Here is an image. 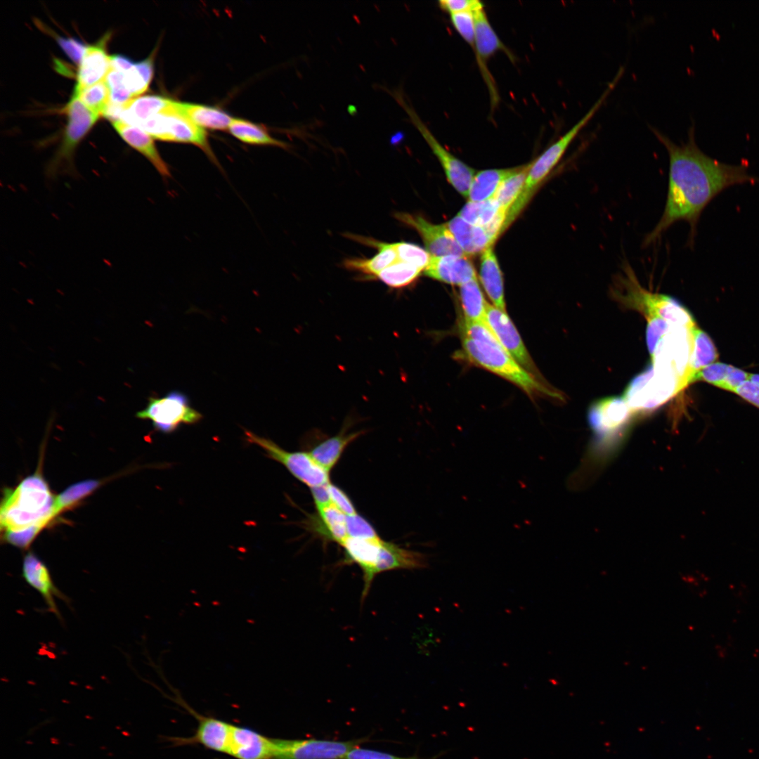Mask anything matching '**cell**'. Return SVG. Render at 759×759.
<instances>
[{
	"instance_id": "cell-1",
	"label": "cell",
	"mask_w": 759,
	"mask_h": 759,
	"mask_svg": "<svg viewBox=\"0 0 759 759\" xmlns=\"http://www.w3.org/2000/svg\"><path fill=\"white\" fill-rule=\"evenodd\" d=\"M666 148L669 157L667 197L663 212L643 245L654 242L673 223L685 221L690 226L689 242H694L702 212L718 194L737 184L759 181L744 164L733 165L705 154L697 145L694 126L686 143L678 145L656 129H651Z\"/></svg>"
},
{
	"instance_id": "cell-2",
	"label": "cell",
	"mask_w": 759,
	"mask_h": 759,
	"mask_svg": "<svg viewBox=\"0 0 759 759\" xmlns=\"http://www.w3.org/2000/svg\"><path fill=\"white\" fill-rule=\"evenodd\" d=\"M461 332L462 354L471 363L512 382L529 396L543 395L564 399L562 393L546 386L518 363L484 321L463 320Z\"/></svg>"
},
{
	"instance_id": "cell-3",
	"label": "cell",
	"mask_w": 759,
	"mask_h": 759,
	"mask_svg": "<svg viewBox=\"0 0 759 759\" xmlns=\"http://www.w3.org/2000/svg\"><path fill=\"white\" fill-rule=\"evenodd\" d=\"M55 498L44 479L36 473L25 478L14 489H6L1 505L4 533L33 526L44 528L53 518Z\"/></svg>"
},
{
	"instance_id": "cell-4",
	"label": "cell",
	"mask_w": 759,
	"mask_h": 759,
	"mask_svg": "<svg viewBox=\"0 0 759 759\" xmlns=\"http://www.w3.org/2000/svg\"><path fill=\"white\" fill-rule=\"evenodd\" d=\"M611 293L625 306L640 311L647 320L660 318L673 326L688 328L696 325L690 313L676 299L642 286L628 262L623 264L622 271L615 277Z\"/></svg>"
},
{
	"instance_id": "cell-5",
	"label": "cell",
	"mask_w": 759,
	"mask_h": 759,
	"mask_svg": "<svg viewBox=\"0 0 759 759\" xmlns=\"http://www.w3.org/2000/svg\"><path fill=\"white\" fill-rule=\"evenodd\" d=\"M599 108L598 103H595L574 126L549 146L531 163L521 192L509 209L501 233L504 232L523 211L539 186L560 161L578 134L592 119Z\"/></svg>"
},
{
	"instance_id": "cell-6",
	"label": "cell",
	"mask_w": 759,
	"mask_h": 759,
	"mask_svg": "<svg viewBox=\"0 0 759 759\" xmlns=\"http://www.w3.org/2000/svg\"><path fill=\"white\" fill-rule=\"evenodd\" d=\"M682 390L679 379L651 364L635 376L624 391L623 399L632 413L655 410Z\"/></svg>"
},
{
	"instance_id": "cell-7",
	"label": "cell",
	"mask_w": 759,
	"mask_h": 759,
	"mask_svg": "<svg viewBox=\"0 0 759 759\" xmlns=\"http://www.w3.org/2000/svg\"><path fill=\"white\" fill-rule=\"evenodd\" d=\"M65 112L67 125L61 144L46 169V176L50 179L62 174L74 175L75 149L99 117L74 95L65 107Z\"/></svg>"
},
{
	"instance_id": "cell-8",
	"label": "cell",
	"mask_w": 759,
	"mask_h": 759,
	"mask_svg": "<svg viewBox=\"0 0 759 759\" xmlns=\"http://www.w3.org/2000/svg\"><path fill=\"white\" fill-rule=\"evenodd\" d=\"M152 138L164 141L193 144L203 150L215 165L220 164L203 129L176 112L174 100L162 112L152 116L139 126Z\"/></svg>"
},
{
	"instance_id": "cell-9",
	"label": "cell",
	"mask_w": 759,
	"mask_h": 759,
	"mask_svg": "<svg viewBox=\"0 0 759 759\" xmlns=\"http://www.w3.org/2000/svg\"><path fill=\"white\" fill-rule=\"evenodd\" d=\"M632 415L623 397H606L592 403L588 418L596 435L595 450L602 454L614 448L622 438Z\"/></svg>"
},
{
	"instance_id": "cell-10",
	"label": "cell",
	"mask_w": 759,
	"mask_h": 759,
	"mask_svg": "<svg viewBox=\"0 0 759 759\" xmlns=\"http://www.w3.org/2000/svg\"><path fill=\"white\" fill-rule=\"evenodd\" d=\"M248 443L263 449L266 455L283 465L297 479L309 488L330 483L329 473L320 466L309 452L287 451L271 439L245 429Z\"/></svg>"
},
{
	"instance_id": "cell-11",
	"label": "cell",
	"mask_w": 759,
	"mask_h": 759,
	"mask_svg": "<svg viewBox=\"0 0 759 759\" xmlns=\"http://www.w3.org/2000/svg\"><path fill=\"white\" fill-rule=\"evenodd\" d=\"M692 327L673 326L659 341L651 355L653 367L675 376L680 382L682 389L687 386L693 349Z\"/></svg>"
},
{
	"instance_id": "cell-12",
	"label": "cell",
	"mask_w": 759,
	"mask_h": 759,
	"mask_svg": "<svg viewBox=\"0 0 759 759\" xmlns=\"http://www.w3.org/2000/svg\"><path fill=\"white\" fill-rule=\"evenodd\" d=\"M404 109L413 125L417 129L443 167L448 182L463 197H467L475 171L448 151L435 138L421 120L415 110L406 102L398 90L390 92Z\"/></svg>"
},
{
	"instance_id": "cell-13",
	"label": "cell",
	"mask_w": 759,
	"mask_h": 759,
	"mask_svg": "<svg viewBox=\"0 0 759 759\" xmlns=\"http://www.w3.org/2000/svg\"><path fill=\"white\" fill-rule=\"evenodd\" d=\"M136 417L151 420L157 431L169 434L182 424L198 422L202 415L190 407L184 394L173 391L163 397H150L146 408L138 412Z\"/></svg>"
},
{
	"instance_id": "cell-14",
	"label": "cell",
	"mask_w": 759,
	"mask_h": 759,
	"mask_svg": "<svg viewBox=\"0 0 759 759\" xmlns=\"http://www.w3.org/2000/svg\"><path fill=\"white\" fill-rule=\"evenodd\" d=\"M274 740L272 759H344L364 740L336 741L310 739Z\"/></svg>"
},
{
	"instance_id": "cell-15",
	"label": "cell",
	"mask_w": 759,
	"mask_h": 759,
	"mask_svg": "<svg viewBox=\"0 0 759 759\" xmlns=\"http://www.w3.org/2000/svg\"><path fill=\"white\" fill-rule=\"evenodd\" d=\"M395 218L415 229L421 236L425 249L433 257H467L446 224H434L421 215L398 212Z\"/></svg>"
},
{
	"instance_id": "cell-16",
	"label": "cell",
	"mask_w": 759,
	"mask_h": 759,
	"mask_svg": "<svg viewBox=\"0 0 759 759\" xmlns=\"http://www.w3.org/2000/svg\"><path fill=\"white\" fill-rule=\"evenodd\" d=\"M484 322L518 363L534 376L539 375L519 332L505 311L488 304Z\"/></svg>"
},
{
	"instance_id": "cell-17",
	"label": "cell",
	"mask_w": 759,
	"mask_h": 759,
	"mask_svg": "<svg viewBox=\"0 0 759 759\" xmlns=\"http://www.w3.org/2000/svg\"><path fill=\"white\" fill-rule=\"evenodd\" d=\"M22 577L27 584L39 593L47 611L62 621L56 599H62L68 604L70 600L55 585L47 566L32 552H27L23 558Z\"/></svg>"
},
{
	"instance_id": "cell-18",
	"label": "cell",
	"mask_w": 759,
	"mask_h": 759,
	"mask_svg": "<svg viewBox=\"0 0 759 759\" xmlns=\"http://www.w3.org/2000/svg\"><path fill=\"white\" fill-rule=\"evenodd\" d=\"M473 13L475 22L474 51L476 55L479 68L484 74V77L491 90V96L496 103L495 100L498 96L495 94L494 84H493V79L489 74L486 63L491 56L500 51H504L511 58H512V56L491 26L484 8L477 10Z\"/></svg>"
},
{
	"instance_id": "cell-19",
	"label": "cell",
	"mask_w": 759,
	"mask_h": 759,
	"mask_svg": "<svg viewBox=\"0 0 759 759\" xmlns=\"http://www.w3.org/2000/svg\"><path fill=\"white\" fill-rule=\"evenodd\" d=\"M383 540L348 537L342 544L347 562L357 564L363 576L362 599L367 596L371 584L377 576L376 567Z\"/></svg>"
},
{
	"instance_id": "cell-20",
	"label": "cell",
	"mask_w": 759,
	"mask_h": 759,
	"mask_svg": "<svg viewBox=\"0 0 759 759\" xmlns=\"http://www.w3.org/2000/svg\"><path fill=\"white\" fill-rule=\"evenodd\" d=\"M274 740L249 728L231 725L227 754L237 759H272Z\"/></svg>"
},
{
	"instance_id": "cell-21",
	"label": "cell",
	"mask_w": 759,
	"mask_h": 759,
	"mask_svg": "<svg viewBox=\"0 0 759 759\" xmlns=\"http://www.w3.org/2000/svg\"><path fill=\"white\" fill-rule=\"evenodd\" d=\"M468 258L455 255L432 256L424 273L432 279L460 286L477 279L475 268Z\"/></svg>"
},
{
	"instance_id": "cell-22",
	"label": "cell",
	"mask_w": 759,
	"mask_h": 759,
	"mask_svg": "<svg viewBox=\"0 0 759 759\" xmlns=\"http://www.w3.org/2000/svg\"><path fill=\"white\" fill-rule=\"evenodd\" d=\"M105 36L97 44L86 46L79 65L74 91H79L104 81L110 71V56L105 51Z\"/></svg>"
},
{
	"instance_id": "cell-23",
	"label": "cell",
	"mask_w": 759,
	"mask_h": 759,
	"mask_svg": "<svg viewBox=\"0 0 759 759\" xmlns=\"http://www.w3.org/2000/svg\"><path fill=\"white\" fill-rule=\"evenodd\" d=\"M112 126L123 140L142 154L163 178L171 176L169 168L159 153L152 137L143 129L117 120Z\"/></svg>"
},
{
	"instance_id": "cell-24",
	"label": "cell",
	"mask_w": 759,
	"mask_h": 759,
	"mask_svg": "<svg viewBox=\"0 0 759 759\" xmlns=\"http://www.w3.org/2000/svg\"><path fill=\"white\" fill-rule=\"evenodd\" d=\"M351 236L356 241L376 247L378 252L369 259L353 258L345 260L344 264L347 268L376 276L398 260L394 243L382 242L362 236Z\"/></svg>"
},
{
	"instance_id": "cell-25",
	"label": "cell",
	"mask_w": 759,
	"mask_h": 759,
	"mask_svg": "<svg viewBox=\"0 0 759 759\" xmlns=\"http://www.w3.org/2000/svg\"><path fill=\"white\" fill-rule=\"evenodd\" d=\"M446 226L467 257L493 245L484 227L470 224L459 216L453 217Z\"/></svg>"
},
{
	"instance_id": "cell-26",
	"label": "cell",
	"mask_w": 759,
	"mask_h": 759,
	"mask_svg": "<svg viewBox=\"0 0 759 759\" xmlns=\"http://www.w3.org/2000/svg\"><path fill=\"white\" fill-rule=\"evenodd\" d=\"M172 100L160 96L135 97L121 105L118 120L138 127L143 122L165 110Z\"/></svg>"
},
{
	"instance_id": "cell-27",
	"label": "cell",
	"mask_w": 759,
	"mask_h": 759,
	"mask_svg": "<svg viewBox=\"0 0 759 759\" xmlns=\"http://www.w3.org/2000/svg\"><path fill=\"white\" fill-rule=\"evenodd\" d=\"M479 276L483 287L496 308L505 311L503 278L493 246L481 254Z\"/></svg>"
},
{
	"instance_id": "cell-28",
	"label": "cell",
	"mask_w": 759,
	"mask_h": 759,
	"mask_svg": "<svg viewBox=\"0 0 759 759\" xmlns=\"http://www.w3.org/2000/svg\"><path fill=\"white\" fill-rule=\"evenodd\" d=\"M197 717L198 726L190 741L212 751L227 754L232 725L214 718Z\"/></svg>"
},
{
	"instance_id": "cell-29",
	"label": "cell",
	"mask_w": 759,
	"mask_h": 759,
	"mask_svg": "<svg viewBox=\"0 0 759 759\" xmlns=\"http://www.w3.org/2000/svg\"><path fill=\"white\" fill-rule=\"evenodd\" d=\"M174 108L178 114L201 128L228 129L233 119L219 109L203 105L174 100Z\"/></svg>"
},
{
	"instance_id": "cell-30",
	"label": "cell",
	"mask_w": 759,
	"mask_h": 759,
	"mask_svg": "<svg viewBox=\"0 0 759 759\" xmlns=\"http://www.w3.org/2000/svg\"><path fill=\"white\" fill-rule=\"evenodd\" d=\"M363 432L346 433L345 428L315 446L309 453L312 458L327 472L336 465L345 448L358 438Z\"/></svg>"
},
{
	"instance_id": "cell-31",
	"label": "cell",
	"mask_w": 759,
	"mask_h": 759,
	"mask_svg": "<svg viewBox=\"0 0 759 759\" xmlns=\"http://www.w3.org/2000/svg\"><path fill=\"white\" fill-rule=\"evenodd\" d=\"M520 167L510 169H486L474 175L468 193L469 202H483L493 198L502 182Z\"/></svg>"
},
{
	"instance_id": "cell-32",
	"label": "cell",
	"mask_w": 759,
	"mask_h": 759,
	"mask_svg": "<svg viewBox=\"0 0 759 759\" xmlns=\"http://www.w3.org/2000/svg\"><path fill=\"white\" fill-rule=\"evenodd\" d=\"M693 349L691 355L687 385L691 377L701 368L715 363L718 358L717 349L708 335L694 325L691 328Z\"/></svg>"
},
{
	"instance_id": "cell-33",
	"label": "cell",
	"mask_w": 759,
	"mask_h": 759,
	"mask_svg": "<svg viewBox=\"0 0 759 759\" xmlns=\"http://www.w3.org/2000/svg\"><path fill=\"white\" fill-rule=\"evenodd\" d=\"M228 131L245 143L287 148V143L274 138L264 129L249 121L233 118Z\"/></svg>"
},
{
	"instance_id": "cell-34",
	"label": "cell",
	"mask_w": 759,
	"mask_h": 759,
	"mask_svg": "<svg viewBox=\"0 0 759 759\" xmlns=\"http://www.w3.org/2000/svg\"><path fill=\"white\" fill-rule=\"evenodd\" d=\"M460 296L465 318L468 321H484L488 303L477 282L472 280L460 286Z\"/></svg>"
},
{
	"instance_id": "cell-35",
	"label": "cell",
	"mask_w": 759,
	"mask_h": 759,
	"mask_svg": "<svg viewBox=\"0 0 759 759\" xmlns=\"http://www.w3.org/2000/svg\"><path fill=\"white\" fill-rule=\"evenodd\" d=\"M321 523V533L327 539L341 544L349 537L346 528V515L333 503L317 510Z\"/></svg>"
},
{
	"instance_id": "cell-36",
	"label": "cell",
	"mask_w": 759,
	"mask_h": 759,
	"mask_svg": "<svg viewBox=\"0 0 759 759\" xmlns=\"http://www.w3.org/2000/svg\"><path fill=\"white\" fill-rule=\"evenodd\" d=\"M531 165V163L520 166L516 172L502 182L493 197L500 210L507 213L516 201L524 187Z\"/></svg>"
},
{
	"instance_id": "cell-37",
	"label": "cell",
	"mask_w": 759,
	"mask_h": 759,
	"mask_svg": "<svg viewBox=\"0 0 759 759\" xmlns=\"http://www.w3.org/2000/svg\"><path fill=\"white\" fill-rule=\"evenodd\" d=\"M153 57L134 63L129 70L123 74V84L132 98L139 96L148 89L153 73Z\"/></svg>"
},
{
	"instance_id": "cell-38",
	"label": "cell",
	"mask_w": 759,
	"mask_h": 759,
	"mask_svg": "<svg viewBox=\"0 0 759 759\" xmlns=\"http://www.w3.org/2000/svg\"><path fill=\"white\" fill-rule=\"evenodd\" d=\"M499 209L500 207L494 198L483 202L469 201L458 216L470 224L484 227L493 220Z\"/></svg>"
},
{
	"instance_id": "cell-39",
	"label": "cell",
	"mask_w": 759,
	"mask_h": 759,
	"mask_svg": "<svg viewBox=\"0 0 759 759\" xmlns=\"http://www.w3.org/2000/svg\"><path fill=\"white\" fill-rule=\"evenodd\" d=\"M100 484L95 479H86L74 484L55 497V513H59L72 507L83 498L91 494Z\"/></svg>"
},
{
	"instance_id": "cell-40",
	"label": "cell",
	"mask_w": 759,
	"mask_h": 759,
	"mask_svg": "<svg viewBox=\"0 0 759 759\" xmlns=\"http://www.w3.org/2000/svg\"><path fill=\"white\" fill-rule=\"evenodd\" d=\"M421 272L416 267L397 260L380 271L376 277L389 287L401 288L414 282Z\"/></svg>"
},
{
	"instance_id": "cell-41",
	"label": "cell",
	"mask_w": 759,
	"mask_h": 759,
	"mask_svg": "<svg viewBox=\"0 0 759 759\" xmlns=\"http://www.w3.org/2000/svg\"><path fill=\"white\" fill-rule=\"evenodd\" d=\"M73 95L88 109L99 116L104 114L110 103V91L105 80L81 91H74Z\"/></svg>"
},
{
	"instance_id": "cell-42",
	"label": "cell",
	"mask_w": 759,
	"mask_h": 759,
	"mask_svg": "<svg viewBox=\"0 0 759 759\" xmlns=\"http://www.w3.org/2000/svg\"><path fill=\"white\" fill-rule=\"evenodd\" d=\"M398 260L416 267L424 271L429 264L432 255L421 247L413 243L399 242L394 243Z\"/></svg>"
},
{
	"instance_id": "cell-43",
	"label": "cell",
	"mask_w": 759,
	"mask_h": 759,
	"mask_svg": "<svg viewBox=\"0 0 759 759\" xmlns=\"http://www.w3.org/2000/svg\"><path fill=\"white\" fill-rule=\"evenodd\" d=\"M734 368L732 365L715 362L695 372L689 379V384L705 382L721 389Z\"/></svg>"
},
{
	"instance_id": "cell-44",
	"label": "cell",
	"mask_w": 759,
	"mask_h": 759,
	"mask_svg": "<svg viewBox=\"0 0 759 759\" xmlns=\"http://www.w3.org/2000/svg\"><path fill=\"white\" fill-rule=\"evenodd\" d=\"M451 23L460 36L474 49L475 22L473 12L450 14Z\"/></svg>"
},
{
	"instance_id": "cell-45",
	"label": "cell",
	"mask_w": 759,
	"mask_h": 759,
	"mask_svg": "<svg viewBox=\"0 0 759 759\" xmlns=\"http://www.w3.org/2000/svg\"><path fill=\"white\" fill-rule=\"evenodd\" d=\"M346 522L349 537L367 539L379 538L371 524L358 513L346 516Z\"/></svg>"
},
{
	"instance_id": "cell-46",
	"label": "cell",
	"mask_w": 759,
	"mask_h": 759,
	"mask_svg": "<svg viewBox=\"0 0 759 759\" xmlns=\"http://www.w3.org/2000/svg\"><path fill=\"white\" fill-rule=\"evenodd\" d=\"M647 321L646 341L651 356L659 341L671 330L673 325L660 318H653Z\"/></svg>"
},
{
	"instance_id": "cell-47",
	"label": "cell",
	"mask_w": 759,
	"mask_h": 759,
	"mask_svg": "<svg viewBox=\"0 0 759 759\" xmlns=\"http://www.w3.org/2000/svg\"><path fill=\"white\" fill-rule=\"evenodd\" d=\"M439 6L450 14L461 12H474L484 8L483 3L478 0H441Z\"/></svg>"
},
{
	"instance_id": "cell-48",
	"label": "cell",
	"mask_w": 759,
	"mask_h": 759,
	"mask_svg": "<svg viewBox=\"0 0 759 759\" xmlns=\"http://www.w3.org/2000/svg\"><path fill=\"white\" fill-rule=\"evenodd\" d=\"M328 490L332 503L346 516L357 513L356 510L347 494L338 486L328 484Z\"/></svg>"
},
{
	"instance_id": "cell-49",
	"label": "cell",
	"mask_w": 759,
	"mask_h": 759,
	"mask_svg": "<svg viewBox=\"0 0 759 759\" xmlns=\"http://www.w3.org/2000/svg\"><path fill=\"white\" fill-rule=\"evenodd\" d=\"M54 37L68 57L74 63H80L86 46L79 40L74 38L63 37L56 34Z\"/></svg>"
},
{
	"instance_id": "cell-50",
	"label": "cell",
	"mask_w": 759,
	"mask_h": 759,
	"mask_svg": "<svg viewBox=\"0 0 759 759\" xmlns=\"http://www.w3.org/2000/svg\"><path fill=\"white\" fill-rule=\"evenodd\" d=\"M344 759H420L417 757L402 758L389 753L356 747L347 753Z\"/></svg>"
},
{
	"instance_id": "cell-51",
	"label": "cell",
	"mask_w": 759,
	"mask_h": 759,
	"mask_svg": "<svg viewBox=\"0 0 759 759\" xmlns=\"http://www.w3.org/2000/svg\"><path fill=\"white\" fill-rule=\"evenodd\" d=\"M744 400L759 408V384L748 379L742 383L734 391Z\"/></svg>"
},
{
	"instance_id": "cell-52",
	"label": "cell",
	"mask_w": 759,
	"mask_h": 759,
	"mask_svg": "<svg viewBox=\"0 0 759 759\" xmlns=\"http://www.w3.org/2000/svg\"><path fill=\"white\" fill-rule=\"evenodd\" d=\"M328 484L310 488L317 510L332 502L328 490Z\"/></svg>"
},
{
	"instance_id": "cell-53",
	"label": "cell",
	"mask_w": 759,
	"mask_h": 759,
	"mask_svg": "<svg viewBox=\"0 0 759 759\" xmlns=\"http://www.w3.org/2000/svg\"><path fill=\"white\" fill-rule=\"evenodd\" d=\"M749 379L759 384V374L750 373Z\"/></svg>"
}]
</instances>
